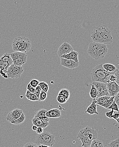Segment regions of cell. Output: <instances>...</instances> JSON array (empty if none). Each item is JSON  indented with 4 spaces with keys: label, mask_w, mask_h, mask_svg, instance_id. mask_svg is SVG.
Segmentation results:
<instances>
[{
    "label": "cell",
    "mask_w": 119,
    "mask_h": 147,
    "mask_svg": "<svg viewBox=\"0 0 119 147\" xmlns=\"http://www.w3.org/2000/svg\"><path fill=\"white\" fill-rule=\"evenodd\" d=\"M91 37L93 42L104 44L110 45L113 41L111 31L105 25L96 27L91 33Z\"/></svg>",
    "instance_id": "6da1fadb"
},
{
    "label": "cell",
    "mask_w": 119,
    "mask_h": 147,
    "mask_svg": "<svg viewBox=\"0 0 119 147\" xmlns=\"http://www.w3.org/2000/svg\"><path fill=\"white\" fill-rule=\"evenodd\" d=\"M108 52L106 45L98 42H91L89 45L87 52L88 54L96 60L104 58Z\"/></svg>",
    "instance_id": "7a4b0ae2"
},
{
    "label": "cell",
    "mask_w": 119,
    "mask_h": 147,
    "mask_svg": "<svg viewBox=\"0 0 119 147\" xmlns=\"http://www.w3.org/2000/svg\"><path fill=\"white\" fill-rule=\"evenodd\" d=\"M97 131L89 126H87L81 130L77 135V138L82 142V146L90 147L93 140L97 139Z\"/></svg>",
    "instance_id": "3957f363"
},
{
    "label": "cell",
    "mask_w": 119,
    "mask_h": 147,
    "mask_svg": "<svg viewBox=\"0 0 119 147\" xmlns=\"http://www.w3.org/2000/svg\"><path fill=\"white\" fill-rule=\"evenodd\" d=\"M32 47L31 40L27 37L19 36L16 37L12 42V49L14 51L26 53Z\"/></svg>",
    "instance_id": "277c9868"
},
{
    "label": "cell",
    "mask_w": 119,
    "mask_h": 147,
    "mask_svg": "<svg viewBox=\"0 0 119 147\" xmlns=\"http://www.w3.org/2000/svg\"><path fill=\"white\" fill-rule=\"evenodd\" d=\"M113 73L104 69L102 64H99L93 68L91 72L92 82H102L107 83L109 76Z\"/></svg>",
    "instance_id": "5b68a950"
},
{
    "label": "cell",
    "mask_w": 119,
    "mask_h": 147,
    "mask_svg": "<svg viewBox=\"0 0 119 147\" xmlns=\"http://www.w3.org/2000/svg\"><path fill=\"white\" fill-rule=\"evenodd\" d=\"M35 143L37 145H45L51 147L55 143V136L48 131L43 132L36 136Z\"/></svg>",
    "instance_id": "8992f818"
},
{
    "label": "cell",
    "mask_w": 119,
    "mask_h": 147,
    "mask_svg": "<svg viewBox=\"0 0 119 147\" xmlns=\"http://www.w3.org/2000/svg\"><path fill=\"white\" fill-rule=\"evenodd\" d=\"M10 54L13 61V64L15 65L22 66L27 62V55L26 53L15 51Z\"/></svg>",
    "instance_id": "52a82bcc"
},
{
    "label": "cell",
    "mask_w": 119,
    "mask_h": 147,
    "mask_svg": "<svg viewBox=\"0 0 119 147\" xmlns=\"http://www.w3.org/2000/svg\"><path fill=\"white\" fill-rule=\"evenodd\" d=\"M24 72V69L23 67L18 66L12 64L8 68V77L13 79L20 78Z\"/></svg>",
    "instance_id": "ba28073f"
},
{
    "label": "cell",
    "mask_w": 119,
    "mask_h": 147,
    "mask_svg": "<svg viewBox=\"0 0 119 147\" xmlns=\"http://www.w3.org/2000/svg\"><path fill=\"white\" fill-rule=\"evenodd\" d=\"M92 84L97 90L98 92L97 98L101 96H109L106 83L102 82H92Z\"/></svg>",
    "instance_id": "9c48e42d"
},
{
    "label": "cell",
    "mask_w": 119,
    "mask_h": 147,
    "mask_svg": "<svg viewBox=\"0 0 119 147\" xmlns=\"http://www.w3.org/2000/svg\"><path fill=\"white\" fill-rule=\"evenodd\" d=\"M73 50V48L70 43L67 42H63L58 48L57 54L59 58L64 54H67Z\"/></svg>",
    "instance_id": "30bf717a"
},
{
    "label": "cell",
    "mask_w": 119,
    "mask_h": 147,
    "mask_svg": "<svg viewBox=\"0 0 119 147\" xmlns=\"http://www.w3.org/2000/svg\"><path fill=\"white\" fill-rule=\"evenodd\" d=\"M107 89L110 97L115 96L119 92V86L116 82L106 83Z\"/></svg>",
    "instance_id": "8fae6325"
},
{
    "label": "cell",
    "mask_w": 119,
    "mask_h": 147,
    "mask_svg": "<svg viewBox=\"0 0 119 147\" xmlns=\"http://www.w3.org/2000/svg\"><path fill=\"white\" fill-rule=\"evenodd\" d=\"M23 113V111L21 109H15L8 114L6 117V120L9 122L15 121L18 119Z\"/></svg>",
    "instance_id": "7c38bea8"
},
{
    "label": "cell",
    "mask_w": 119,
    "mask_h": 147,
    "mask_svg": "<svg viewBox=\"0 0 119 147\" xmlns=\"http://www.w3.org/2000/svg\"><path fill=\"white\" fill-rule=\"evenodd\" d=\"M61 58V65L69 68L70 69H73L76 67H78L79 66V63H77L73 60L70 59H67L64 58Z\"/></svg>",
    "instance_id": "4fadbf2b"
},
{
    "label": "cell",
    "mask_w": 119,
    "mask_h": 147,
    "mask_svg": "<svg viewBox=\"0 0 119 147\" xmlns=\"http://www.w3.org/2000/svg\"><path fill=\"white\" fill-rule=\"evenodd\" d=\"M62 114L59 109H52L47 111L46 113V116L49 118H58L61 117Z\"/></svg>",
    "instance_id": "5bb4252c"
},
{
    "label": "cell",
    "mask_w": 119,
    "mask_h": 147,
    "mask_svg": "<svg viewBox=\"0 0 119 147\" xmlns=\"http://www.w3.org/2000/svg\"><path fill=\"white\" fill-rule=\"evenodd\" d=\"M32 122L34 125H37V127H41L43 129L46 128L49 125V122L42 120L38 117H34L32 120Z\"/></svg>",
    "instance_id": "9a60e30c"
},
{
    "label": "cell",
    "mask_w": 119,
    "mask_h": 147,
    "mask_svg": "<svg viewBox=\"0 0 119 147\" xmlns=\"http://www.w3.org/2000/svg\"><path fill=\"white\" fill-rule=\"evenodd\" d=\"M61 58L67 59H72L74 61L77 63H79V53L77 51H73L71 52L64 54L61 56Z\"/></svg>",
    "instance_id": "2e32d148"
},
{
    "label": "cell",
    "mask_w": 119,
    "mask_h": 147,
    "mask_svg": "<svg viewBox=\"0 0 119 147\" xmlns=\"http://www.w3.org/2000/svg\"><path fill=\"white\" fill-rule=\"evenodd\" d=\"M97 106L98 105L96 103L95 100L94 99H93L92 104L88 107L87 109L85 111V113H88L90 115H93L94 114L98 115V113L97 110Z\"/></svg>",
    "instance_id": "e0dca14e"
},
{
    "label": "cell",
    "mask_w": 119,
    "mask_h": 147,
    "mask_svg": "<svg viewBox=\"0 0 119 147\" xmlns=\"http://www.w3.org/2000/svg\"><path fill=\"white\" fill-rule=\"evenodd\" d=\"M47 111L46 109H40L35 113L34 117H38L42 120L49 122L50 121L49 117H47L46 116V113Z\"/></svg>",
    "instance_id": "ac0fdd59"
},
{
    "label": "cell",
    "mask_w": 119,
    "mask_h": 147,
    "mask_svg": "<svg viewBox=\"0 0 119 147\" xmlns=\"http://www.w3.org/2000/svg\"><path fill=\"white\" fill-rule=\"evenodd\" d=\"M110 97V96H101L94 99L95 100L96 103L97 105H100L103 107L104 105L106 104Z\"/></svg>",
    "instance_id": "d6986e66"
},
{
    "label": "cell",
    "mask_w": 119,
    "mask_h": 147,
    "mask_svg": "<svg viewBox=\"0 0 119 147\" xmlns=\"http://www.w3.org/2000/svg\"><path fill=\"white\" fill-rule=\"evenodd\" d=\"M25 97L28 99L29 100L31 101H35L39 100V98L37 97V95H35L34 93H32L28 90H26Z\"/></svg>",
    "instance_id": "ffe728a7"
},
{
    "label": "cell",
    "mask_w": 119,
    "mask_h": 147,
    "mask_svg": "<svg viewBox=\"0 0 119 147\" xmlns=\"http://www.w3.org/2000/svg\"><path fill=\"white\" fill-rule=\"evenodd\" d=\"M0 59L3 61V62L8 63L9 65H11L13 64V61H12V58L11 57L10 53H5L2 57H1Z\"/></svg>",
    "instance_id": "44dd1931"
},
{
    "label": "cell",
    "mask_w": 119,
    "mask_h": 147,
    "mask_svg": "<svg viewBox=\"0 0 119 147\" xmlns=\"http://www.w3.org/2000/svg\"><path fill=\"white\" fill-rule=\"evenodd\" d=\"M103 67L104 69L106 70V71L110 72H114L117 69V67L115 66L112 64H104L103 65Z\"/></svg>",
    "instance_id": "7402d4cb"
},
{
    "label": "cell",
    "mask_w": 119,
    "mask_h": 147,
    "mask_svg": "<svg viewBox=\"0 0 119 147\" xmlns=\"http://www.w3.org/2000/svg\"><path fill=\"white\" fill-rule=\"evenodd\" d=\"M91 89H90L89 95L90 97L92 99H95L98 97V92L95 86L93 84H91Z\"/></svg>",
    "instance_id": "603a6c76"
},
{
    "label": "cell",
    "mask_w": 119,
    "mask_h": 147,
    "mask_svg": "<svg viewBox=\"0 0 119 147\" xmlns=\"http://www.w3.org/2000/svg\"><path fill=\"white\" fill-rule=\"evenodd\" d=\"M25 115L24 113H23L18 119H16L15 121H11L10 123L12 124L18 125L21 124V123H22L25 121Z\"/></svg>",
    "instance_id": "cb8c5ba5"
},
{
    "label": "cell",
    "mask_w": 119,
    "mask_h": 147,
    "mask_svg": "<svg viewBox=\"0 0 119 147\" xmlns=\"http://www.w3.org/2000/svg\"><path fill=\"white\" fill-rule=\"evenodd\" d=\"M58 95H63L64 96L67 100H68L69 99L70 97V91L67 89H62L59 91Z\"/></svg>",
    "instance_id": "d4e9b609"
},
{
    "label": "cell",
    "mask_w": 119,
    "mask_h": 147,
    "mask_svg": "<svg viewBox=\"0 0 119 147\" xmlns=\"http://www.w3.org/2000/svg\"><path fill=\"white\" fill-rule=\"evenodd\" d=\"M10 65L7 62H3L0 59V70L7 74V69Z\"/></svg>",
    "instance_id": "484cf974"
},
{
    "label": "cell",
    "mask_w": 119,
    "mask_h": 147,
    "mask_svg": "<svg viewBox=\"0 0 119 147\" xmlns=\"http://www.w3.org/2000/svg\"><path fill=\"white\" fill-rule=\"evenodd\" d=\"M103 142L100 140H93L91 142L90 147H104Z\"/></svg>",
    "instance_id": "4316f807"
},
{
    "label": "cell",
    "mask_w": 119,
    "mask_h": 147,
    "mask_svg": "<svg viewBox=\"0 0 119 147\" xmlns=\"http://www.w3.org/2000/svg\"><path fill=\"white\" fill-rule=\"evenodd\" d=\"M107 146L109 147H119V138L115 139L111 141L108 144Z\"/></svg>",
    "instance_id": "83f0119b"
},
{
    "label": "cell",
    "mask_w": 119,
    "mask_h": 147,
    "mask_svg": "<svg viewBox=\"0 0 119 147\" xmlns=\"http://www.w3.org/2000/svg\"><path fill=\"white\" fill-rule=\"evenodd\" d=\"M39 85L40 86L42 90L46 92H48L49 90V86L47 83L44 82H40Z\"/></svg>",
    "instance_id": "f1b7e54d"
},
{
    "label": "cell",
    "mask_w": 119,
    "mask_h": 147,
    "mask_svg": "<svg viewBox=\"0 0 119 147\" xmlns=\"http://www.w3.org/2000/svg\"><path fill=\"white\" fill-rule=\"evenodd\" d=\"M47 97V92L42 90L39 97V101H43L46 99Z\"/></svg>",
    "instance_id": "f546056e"
},
{
    "label": "cell",
    "mask_w": 119,
    "mask_h": 147,
    "mask_svg": "<svg viewBox=\"0 0 119 147\" xmlns=\"http://www.w3.org/2000/svg\"><path fill=\"white\" fill-rule=\"evenodd\" d=\"M56 100L58 103L61 104H64L67 101L64 96L60 95H58L57 96Z\"/></svg>",
    "instance_id": "4dcf8cb0"
},
{
    "label": "cell",
    "mask_w": 119,
    "mask_h": 147,
    "mask_svg": "<svg viewBox=\"0 0 119 147\" xmlns=\"http://www.w3.org/2000/svg\"><path fill=\"white\" fill-rule=\"evenodd\" d=\"M114 96L110 97V98H109V99L108 100V101H107V102H106V104L103 106V107L108 109V108L110 107V105L112 104L113 102L114 101Z\"/></svg>",
    "instance_id": "1f68e13d"
},
{
    "label": "cell",
    "mask_w": 119,
    "mask_h": 147,
    "mask_svg": "<svg viewBox=\"0 0 119 147\" xmlns=\"http://www.w3.org/2000/svg\"><path fill=\"white\" fill-rule=\"evenodd\" d=\"M116 80H117V76L114 74V72L111 74H110L108 77L107 83L116 82Z\"/></svg>",
    "instance_id": "d6a6232c"
},
{
    "label": "cell",
    "mask_w": 119,
    "mask_h": 147,
    "mask_svg": "<svg viewBox=\"0 0 119 147\" xmlns=\"http://www.w3.org/2000/svg\"><path fill=\"white\" fill-rule=\"evenodd\" d=\"M108 109H113L114 111L119 112L118 106L117 105L114 101L112 104H111L110 107L108 108Z\"/></svg>",
    "instance_id": "836d02e7"
},
{
    "label": "cell",
    "mask_w": 119,
    "mask_h": 147,
    "mask_svg": "<svg viewBox=\"0 0 119 147\" xmlns=\"http://www.w3.org/2000/svg\"><path fill=\"white\" fill-rule=\"evenodd\" d=\"M40 82L39 80H37V79H32V80L29 82V84H30V85L32 86L33 87L36 88L38 85H39Z\"/></svg>",
    "instance_id": "e575fe53"
},
{
    "label": "cell",
    "mask_w": 119,
    "mask_h": 147,
    "mask_svg": "<svg viewBox=\"0 0 119 147\" xmlns=\"http://www.w3.org/2000/svg\"><path fill=\"white\" fill-rule=\"evenodd\" d=\"M42 90L40 86L39 85H38V86L35 88V94L37 95V97H38V98H39V95H40V93Z\"/></svg>",
    "instance_id": "d590c367"
},
{
    "label": "cell",
    "mask_w": 119,
    "mask_h": 147,
    "mask_svg": "<svg viewBox=\"0 0 119 147\" xmlns=\"http://www.w3.org/2000/svg\"><path fill=\"white\" fill-rule=\"evenodd\" d=\"M26 89H27V90H29V91L32 92V93H34V94H35V88L31 86L30 84H29V83H28V84Z\"/></svg>",
    "instance_id": "8d00e7d4"
},
{
    "label": "cell",
    "mask_w": 119,
    "mask_h": 147,
    "mask_svg": "<svg viewBox=\"0 0 119 147\" xmlns=\"http://www.w3.org/2000/svg\"><path fill=\"white\" fill-rule=\"evenodd\" d=\"M25 147H38V145L36 143H34L32 142H28L26 143L24 146Z\"/></svg>",
    "instance_id": "74e56055"
},
{
    "label": "cell",
    "mask_w": 119,
    "mask_h": 147,
    "mask_svg": "<svg viewBox=\"0 0 119 147\" xmlns=\"http://www.w3.org/2000/svg\"><path fill=\"white\" fill-rule=\"evenodd\" d=\"M114 113V110L112 109V110L110 112H106L105 115L108 118H112V116L113 115Z\"/></svg>",
    "instance_id": "f35d334b"
},
{
    "label": "cell",
    "mask_w": 119,
    "mask_h": 147,
    "mask_svg": "<svg viewBox=\"0 0 119 147\" xmlns=\"http://www.w3.org/2000/svg\"><path fill=\"white\" fill-rule=\"evenodd\" d=\"M114 74L117 76V80L116 82L118 84L119 86V69H117L114 72Z\"/></svg>",
    "instance_id": "ab89813d"
},
{
    "label": "cell",
    "mask_w": 119,
    "mask_h": 147,
    "mask_svg": "<svg viewBox=\"0 0 119 147\" xmlns=\"http://www.w3.org/2000/svg\"><path fill=\"white\" fill-rule=\"evenodd\" d=\"M114 101L117 104V105L119 106V92H118V94L114 96Z\"/></svg>",
    "instance_id": "60d3db41"
},
{
    "label": "cell",
    "mask_w": 119,
    "mask_h": 147,
    "mask_svg": "<svg viewBox=\"0 0 119 147\" xmlns=\"http://www.w3.org/2000/svg\"><path fill=\"white\" fill-rule=\"evenodd\" d=\"M36 131V133L38 134L42 133L43 132V128L41 127H37Z\"/></svg>",
    "instance_id": "b9f144b4"
},
{
    "label": "cell",
    "mask_w": 119,
    "mask_h": 147,
    "mask_svg": "<svg viewBox=\"0 0 119 147\" xmlns=\"http://www.w3.org/2000/svg\"><path fill=\"white\" fill-rule=\"evenodd\" d=\"M112 118L114 120H117L118 118H119V113H114L113 115L112 116Z\"/></svg>",
    "instance_id": "7bdbcfd3"
},
{
    "label": "cell",
    "mask_w": 119,
    "mask_h": 147,
    "mask_svg": "<svg viewBox=\"0 0 119 147\" xmlns=\"http://www.w3.org/2000/svg\"><path fill=\"white\" fill-rule=\"evenodd\" d=\"M0 74H1L3 77H4V78H8V77L7 74L5 73V72H3V71H1V70H0Z\"/></svg>",
    "instance_id": "ee69618b"
},
{
    "label": "cell",
    "mask_w": 119,
    "mask_h": 147,
    "mask_svg": "<svg viewBox=\"0 0 119 147\" xmlns=\"http://www.w3.org/2000/svg\"><path fill=\"white\" fill-rule=\"evenodd\" d=\"M37 125H34L32 126V129L33 130V131H36V130H37Z\"/></svg>",
    "instance_id": "f6af8a7d"
},
{
    "label": "cell",
    "mask_w": 119,
    "mask_h": 147,
    "mask_svg": "<svg viewBox=\"0 0 119 147\" xmlns=\"http://www.w3.org/2000/svg\"><path fill=\"white\" fill-rule=\"evenodd\" d=\"M116 121H117L118 123L119 124V118H118V119H117V120H116Z\"/></svg>",
    "instance_id": "bcb514c9"
},
{
    "label": "cell",
    "mask_w": 119,
    "mask_h": 147,
    "mask_svg": "<svg viewBox=\"0 0 119 147\" xmlns=\"http://www.w3.org/2000/svg\"><path fill=\"white\" fill-rule=\"evenodd\" d=\"M118 109H119V106H118Z\"/></svg>",
    "instance_id": "7dc6e473"
},
{
    "label": "cell",
    "mask_w": 119,
    "mask_h": 147,
    "mask_svg": "<svg viewBox=\"0 0 119 147\" xmlns=\"http://www.w3.org/2000/svg\"></svg>",
    "instance_id": "c3c4849f"
}]
</instances>
